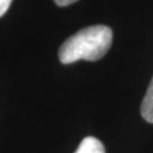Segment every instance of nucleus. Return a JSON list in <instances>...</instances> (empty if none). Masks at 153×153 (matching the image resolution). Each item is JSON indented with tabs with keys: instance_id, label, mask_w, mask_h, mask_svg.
I'll return each mask as SVG.
<instances>
[{
	"instance_id": "obj_2",
	"label": "nucleus",
	"mask_w": 153,
	"mask_h": 153,
	"mask_svg": "<svg viewBox=\"0 0 153 153\" xmlns=\"http://www.w3.org/2000/svg\"><path fill=\"white\" fill-rule=\"evenodd\" d=\"M74 153H106L105 147L97 138L94 137H85L80 142V144L75 149Z\"/></svg>"
},
{
	"instance_id": "obj_4",
	"label": "nucleus",
	"mask_w": 153,
	"mask_h": 153,
	"mask_svg": "<svg viewBox=\"0 0 153 153\" xmlns=\"http://www.w3.org/2000/svg\"><path fill=\"white\" fill-rule=\"evenodd\" d=\"M12 1L13 0H0V17H3L4 14L8 12Z\"/></svg>"
},
{
	"instance_id": "obj_5",
	"label": "nucleus",
	"mask_w": 153,
	"mask_h": 153,
	"mask_svg": "<svg viewBox=\"0 0 153 153\" xmlns=\"http://www.w3.org/2000/svg\"><path fill=\"white\" fill-rule=\"evenodd\" d=\"M56 5H59V7H68L70 5V4H74L76 3L78 0H54Z\"/></svg>"
},
{
	"instance_id": "obj_1",
	"label": "nucleus",
	"mask_w": 153,
	"mask_h": 153,
	"mask_svg": "<svg viewBox=\"0 0 153 153\" xmlns=\"http://www.w3.org/2000/svg\"><path fill=\"white\" fill-rule=\"evenodd\" d=\"M111 44L112 31L110 27L103 25L85 27L63 42L59 49V60L63 64L100 60L106 55Z\"/></svg>"
},
{
	"instance_id": "obj_3",
	"label": "nucleus",
	"mask_w": 153,
	"mask_h": 153,
	"mask_svg": "<svg viewBox=\"0 0 153 153\" xmlns=\"http://www.w3.org/2000/svg\"><path fill=\"white\" fill-rule=\"evenodd\" d=\"M140 114L146 121L153 124V78L151 80L149 85H148L144 98H143V102L140 106Z\"/></svg>"
}]
</instances>
